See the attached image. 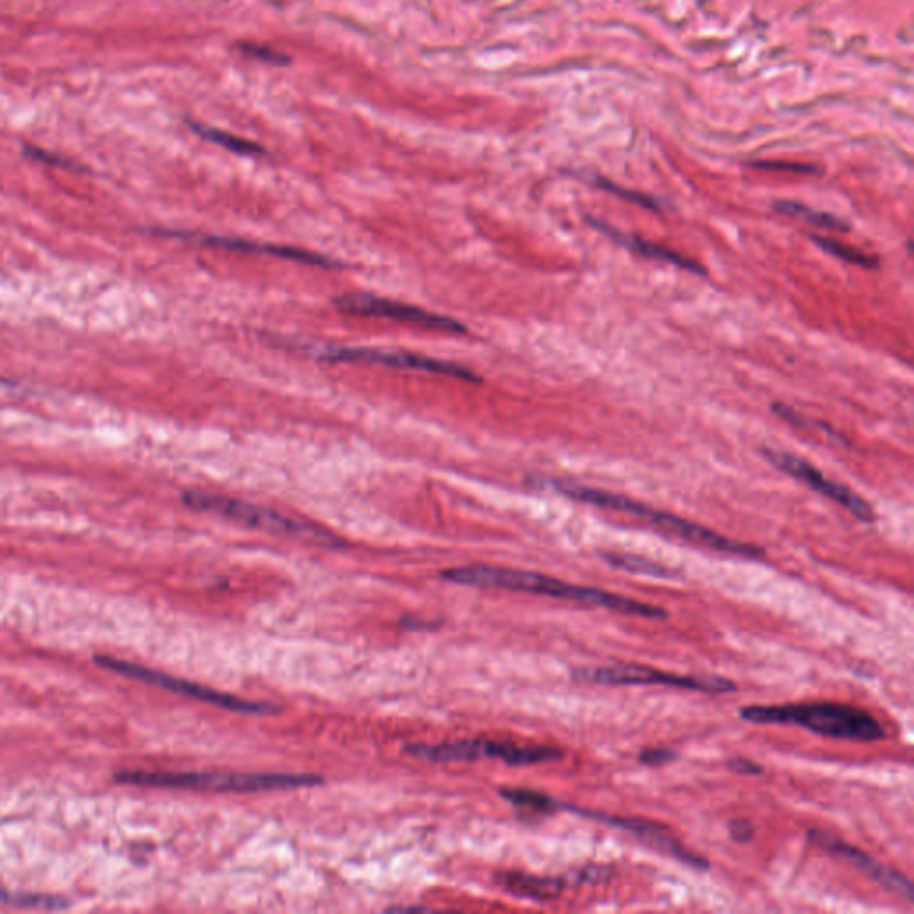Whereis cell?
I'll use <instances>...</instances> for the list:
<instances>
[{
    "label": "cell",
    "instance_id": "1",
    "mask_svg": "<svg viewBox=\"0 0 914 914\" xmlns=\"http://www.w3.org/2000/svg\"><path fill=\"white\" fill-rule=\"evenodd\" d=\"M441 578L448 583L463 584V586L492 587V590H506V592L552 596V599L590 605V607L619 611V613L640 616V619H670V613L659 605L645 604V602H638L629 596L604 592L596 587L577 586V584L566 583L551 575L524 572V570L486 565L457 566V568L441 572Z\"/></svg>",
    "mask_w": 914,
    "mask_h": 914
},
{
    "label": "cell",
    "instance_id": "2",
    "mask_svg": "<svg viewBox=\"0 0 914 914\" xmlns=\"http://www.w3.org/2000/svg\"><path fill=\"white\" fill-rule=\"evenodd\" d=\"M552 488L556 489L557 494L574 498L577 503L590 504V506L602 507V509H610V512L623 513V515L640 518V521L652 525L659 533L691 543L697 547L745 557V560H761L765 556V551L761 547L727 538L723 534L708 529L704 525L686 521V518L673 515V513L659 512V509L646 506V504L638 503L634 498L611 494V492H604V489L586 488V486L565 483V480H554Z\"/></svg>",
    "mask_w": 914,
    "mask_h": 914
},
{
    "label": "cell",
    "instance_id": "3",
    "mask_svg": "<svg viewBox=\"0 0 914 914\" xmlns=\"http://www.w3.org/2000/svg\"><path fill=\"white\" fill-rule=\"evenodd\" d=\"M745 722L758 726H795L830 740L875 743L886 738L883 723L860 708L836 702L813 704L747 706L740 709Z\"/></svg>",
    "mask_w": 914,
    "mask_h": 914
},
{
    "label": "cell",
    "instance_id": "4",
    "mask_svg": "<svg viewBox=\"0 0 914 914\" xmlns=\"http://www.w3.org/2000/svg\"><path fill=\"white\" fill-rule=\"evenodd\" d=\"M121 785L147 786V788L188 789V791H216V794H257V791H283V789L313 788L323 782L317 776H290V774H213V771H120L115 776Z\"/></svg>",
    "mask_w": 914,
    "mask_h": 914
},
{
    "label": "cell",
    "instance_id": "5",
    "mask_svg": "<svg viewBox=\"0 0 914 914\" xmlns=\"http://www.w3.org/2000/svg\"><path fill=\"white\" fill-rule=\"evenodd\" d=\"M184 504L197 509V512L215 513L224 516L227 521L245 525L251 529L263 531V533L288 536V538L302 539L305 543H313L320 547L340 548L346 547V542H341L338 536L323 529L320 525L311 522L296 521L292 516L274 512L269 507L257 506V504L245 503L240 498L227 497V495L202 494V492H189L184 495Z\"/></svg>",
    "mask_w": 914,
    "mask_h": 914
},
{
    "label": "cell",
    "instance_id": "6",
    "mask_svg": "<svg viewBox=\"0 0 914 914\" xmlns=\"http://www.w3.org/2000/svg\"><path fill=\"white\" fill-rule=\"evenodd\" d=\"M406 752L412 758L430 762H470L498 759L512 767H533L543 762L561 761L565 752L556 747L509 743V741L467 740L439 745H409Z\"/></svg>",
    "mask_w": 914,
    "mask_h": 914
},
{
    "label": "cell",
    "instance_id": "7",
    "mask_svg": "<svg viewBox=\"0 0 914 914\" xmlns=\"http://www.w3.org/2000/svg\"><path fill=\"white\" fill-rule=\"evenodd\" d=\"M577 682L601 686H667L675 690L699 691V693H732L738 691L736 682L720 675H679L664 672L645 664L616 663L611 667H584L572 670Z\"/></svg>",
    "mask_w": 914,
    "mask_h": 914
},
{
    "label": "cell",
    "instance_id": "8",
    "mask_svg": "<svg viewBox=\"0 0 914 914\" xmlns=\"http://www.w3.org/2000/svg\"><path fill=\"white\" fill-rule=\"evenodd\" d=\"M95 663L99 667L111 670L118 675L130 677L136 681L148 682V684L157 686L163 690L174 691L179 696L192 697V699L201 700L206 704L216 706V708L229 709V711H239V713L263 714L279 713L278 706L263 704V702H252V700L240 699V697L229 696L224 691L211 690L206 686L195 684V682L184 681L177 677L166 675L163 672H156L150 668L142 667V664L129 663V661H121V659L109 658V655H97Z\"/></svg>",
    "mask_w": 914,
    "mask_h": 914
},
{
    "label": "cell",
    "instance_id": "9",
    "mask_svg": "<svg viewBox=\"0 0 914 914\" xmlns=\"http://www.w3.org/2000/svg\"><path fill=\"white\" fill-rule=\"evenodd\" d=\"M560 811L572 813V815L581 816L586 820L599 821V824L610 825L613 829L629 833L632 838H636L645 847L672 857V859L679 860L682 865L691 866V868L708 869L711 866L704 856H700L697 852L684 847L681 839L677 838L672 830L664 827V825L655 824V821L634 818V816L607 815V813L592 811V809L563 803H561Z\"/></svg>",
    "mask_w": 914,
    "mask_h": 914
},
{
    "label": "cell",
    "instance_id": "10",
    "mask_svg": "<svg viewBox=\"0 0 914 914\" xmlns=\"http://www.w3.org/2000/svg\"><path fill=\"white\" fill-rule=\"evenodd\" d=\"M320 358L332 363H367L381 367L411 370V372L435 373V376L453 377L459 381L479 385L480 377L470 368L445 361V359L429 358V356L411 354V352H395V350L364 349V347H332L320 352Z\"/></svg>",
    "mask_w": 914,
    "mask_h": 914
},
{
    "label": "cell",
    "instance_id": "11",
    "mask_svg": "<svg viewBox=\"0 0 914 914\" xmlns=\"http://www.w3.org/2000/svg\"><path fill=\"white\" fill-rule=\"evenodd\" d=\"M338 311L352 317H372V319H388L393 322L408 323L415 328L429 329V331L448 332V334H465L467 325H463L459 320L448 319L445 314L432 313V311L421 310L417 305L403 304V302L382 299V296L368 295H343L337 299Z\"/></svg>",
    "mask_w": 914,
    "mask_h": 914
},
{
    "label": "cell",
    "instance_id": "12",
    "mask_svg": "<svg viewBox=\"0 0 914 914\" xmlns=\"http://www.w3.org/2000/svg\"><path fill=\"white\" fill-rule=\"evenodd\" d=\"M762 456L767 457L774 467L789 474L795 479L803 480L804 485L845 507L857 521L863 524H874V507L869 506L865 498L848 486L827 479L818 468L813 467L811 463L806 461L803 457L786 453V450H777V448H762Z\"/></svg>",
    "mask_w": 914,
    "mask_h": 914
},
{
    "label": "cell",
    "instance_id": "13",
    "mask_svg": "<svg viewBox=\"0 0 914 914\" xmlns=\"http://www.w3.org/2000/svg\"><path fill=\"white\" fill-rule=\"evenodd\" d=\"M807 838L813 847L820 848V850L833 854L839 859L847 860L848 865L859 869L860 874L872 878L875 883L886 887L887 892L893 895L901 896L907 904H913L914 892L913 884L910 878L905 877L901 872H896L892 866L878 863L874 857H869L865 852L854 847L850 843L843 842L838 836L827 833V830L811 829L807 833Z\"/></svg>",
    "mask_w": 914,
    "mask_h": 914
},
{
    "label": "cell",
    "instance_id": "14",
    "mask_svg": "<svg viewBox=\"0 0 914 914\" xmlns=\"http://www.w3.org/2000/svg\"><path fill=\"white\" fill-rule=\"evenodd\" d=\"M171 234L174 239L202 243V245H207V247L224 249V251L263 254V256L281 257V260L296 261V263H302V265L322 266V269H334V266H338L331 257L322 256V254H314V252L302 251V249L283 247V245H270V243L249 242V240L225 239V236H207V234Z\"/></svg>",
    "mask_w": 914,
    "mask_h": 914
},
{
    "label": "cell",
    "instance_id": "15",
    "mask_svg": "<svg viewBox=\"0 0 914 914\" xmlns=\"http://www.w3.org/2000/svg\"><path fill=\"white\" fill-rule=\"evenodd\" d=\"M590 220V224H592L599 233L613 240L614 243H619L622 247L629 249V251L634 252L638 256L646 257V260L661 261V263H668V265L686 270V272H691V274H706L704 266L700 265L699 261L682 256V254L672 251V249L659 245V243L649 242V240L640 239V236H634V234L622 233L619 229L611 227V225L601 222V220Z\"/></svg>",
    "mask_w": 914,
    "mask_h": 914
},
{
    "label": "cell",
    "instance_id": "16",
    "mask_svg": "<svg viewBox=\"0 0 914 914\" xmlns=\"http://www.w3.org/2000/svg\"><path fill=\"white\" fill-rule=\"evenodd\" d=\"M497 883L506 892L534 902L556 901L570 886L568 877H548V875L521 874V872L498 874Z\"/></svg>",
    "mask_w": 914,
    "mask_h": 914
},
{
    "label": "cell",
    "instance_id": "17",
    "mask_svg": "<svg viewBox=\"0 0 914 914\" xmlns=\"http://www.w3.org/2000/svg\"><path fill=\"white\" fill-rule=\"evenodd\" d=\"M599 556L610 563L614 568L623 570L629 574L645 575V577L661 578V581H673V578H681V574L677 570L668 568V566L655 563V561L645 560L640 556H628V554H614V552H599Z\"/></svg>",
    "mask_w": 914,
    "mask_h": 914
},
{
    "label": "cell",
    "instance_id": "18",
    "mask_svg": "<svg viewBox=\"0 0 914 914\" xmlns=\"http://www.w3.org/2000/svg\"><path fill=\"white\" fill-rule=\"evenodd\" d=\"M774 210L780 215H788L791 218H800L806 224L815 225V227L827 229L834 233H848L850 225L847 220L839 218L833 213H825V211H816L813 207L804 206L800 202L794 201H777L774 204Z\"/></svg>",
    "mask_w": 914,
    "mask_h": 914
},
{
    "label": "cell",
    "instance_id": "19",
    "mask_svg": "<svg viewBox=\"0 0 914 914\" xmlns=\"http://www.w3.org/2000/svg\"><path fill=\"white\" fill-rule=\"evenodd\" d=\"M500 795L525 815L543 816L560 811V800L539 794V791H533V789H500Z\"/></svg>",
    "mask_w": 914,
    "mask_h": 914
},
{
    "label": "cell",
    "instance_id": "20",
    "mask_svg": "<svg viewBox=\"0 0 914 914\" xmlns=\"http://www.w3.org/2000/svg\"><path fill=\"white\" fill-rule=\"evenodd\" d=\"M0 905L23 907V910H67L70 901L64 896L41 895V893L8 892L0 889Z\"/></svg>",
    "mask_w": 914,
    "mask_h": 914
},
{
    "label": "cell",
    "instance_id": "21",
    "mask_svg": "<svg viewBox=\"0 0 914 914\" xmlns=\"http://www.w3.org/2000/svg\"><path fill=\"white\" fill-rule=\"evenodd\" d=\"M811 240L830 256L847 261L850 265L860 266V269H877L878 266V257L869 256V254L857 251L850 245H845L838 240L829 239V236H815V234H813Z\"/></svg>",
    "mask_w": 914,
    "mask_h": 914
},
{
    "label": "cell",
    "instance_id": "22",
    "mask_svg": "<svg viewBox=\"0 0 914 914\" xmlns=\"http://www.w3.org/2000/svg\"><path fill=\"white\" fill-rule=\"evenodd\" d=\"M774 412H776L777 417L782 418V420L788 421L791 426L798 427V429L804 430H816V432H825V435H829L830 438L839 439V441H845L842 435L838 432H834L829 426H825L821 421L813 420V418L804 417L800 412L795 411L794 408H789V406H785V403H774L771 406Z\"/></svg>",
    "mask_w": 914,
    "mask_h": 914
},
{
    "label": "cell",
    "instance_id": "23",
    "mask_svg": "<svg viewBox=\"0 0 914 914\" xmlns=\"http://www.w3.org/2000/svg\"><path fill=\"white\" fill-rule=\"evenodd\" d=\"M202 135L206 136V138L211 139V142H215V144L224 145L225 148H231V150H234V153H261V148L257 147V145L252 144V142H247V139L236 138V136L227 135V133H222V130L206 129L202 130Z\"/></svg>",
    "mask_w": 914,
    "mask_h": 914
},
{
    "label": "cell",
    "instance_id": "24",
    "mask_svg": "<svg viewBox=\"0 0 914 914\" xmlns=\"http://www.w3.org/2000/svg\"><path fill=\"white\" fill-rule=\"evenodd\" d=\"M611 875H613V872H611V868H607V866L590 865L572 872V874L568 875V881L570 884L575 883L578 884V886H586V884L605 883V881H610Z\"/></svg>",
    "mask_w": 914,
    "mask_h": 914
},
{
    "label": "cell",
    "instance_id": "25",
    "mask_svg": "<svg viewBox=\"0 0 914 914\" xmlns=\"http://www.w3.org/2000/svg\"><path fill=\"white\" fill-rule=\"evenodd\" d=\"M599 186H602L604 189H610V192L616 193L619 197L625 198V201L634 202L638 206L645 207V210H663L661 207V202L658 198L649 197V195H643V193L636 192H628V189H622L616 186V184L605 183V181H596Z\"/></svg>",
    "mask_w": 914,
    "mask_h": 914
},
{
    "label": "cell",
    "instance_id": "26",
    "mask_svg": "<svg viewBox=\"0 0 914 914\" xmlns=\"http://www.w3.org/2000/svg\"><path fill=\"white\" fill-rule=\"evenodd\" d=\"M679 758L677 752L672 749H664V747H652V749H643L638 753V761L645 767H663L668 762L675 761Z\"/></svg>",
    "mask_w": 914,
    "mask_h": 914
},
{
    "label": "cell",
    "instance_id": "27",
    "mask_svg": "<svg viewBox=\"0 0 914 914\" xmlns=\"http://www.w3.org/2000/svg\"><path fill=\"white\" fill-rule=\"evenodd\" d=\"M729 836L736 843L752 842L756 836V825L747 818H736L729 824Z\"/></svg>",
    "mask_w": 914,
    "mask_h": 914
},
{
    "label": "cell",
    "instance_id": "28",
    "mask_svg": "<svg viewBox=\"0 0 914 914\" xmlns=\"http://www.w3.org/2000/svg\"><path fill=\"white\" fill-rule=\"evenodd\" d=\"M727 768H731L735 774H741V776H762L765 774V768L758 762L752 761L749 758H732L727 761Z\"/></svg>",
    "mask_w": 914,
    "mask_h": 914
},
{
    "label": "cell",
    "instance_id": "29",
    "mask_svg": "<svg viewBox=\"0 0 914 914\" xmlns=\"http://www.w3.org/2000/svg\"><path fill=\"white\" fill-rule=\"evenodd\" d=\"M761 168H768V171H794L797 174H815V166H804V165H785V163H761Z\"/></svg>",
    "mask_w": 914,
    "mask_h": 914
}]
</instances>
